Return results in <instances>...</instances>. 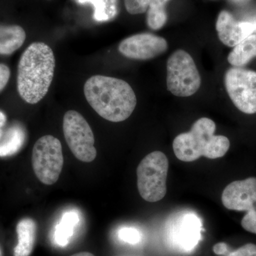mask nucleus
<instances>
[{
	"mask_svg": "<svg viewBox=\"0 0 256 256\" xmlns=\"http://www.w3.org/2000/svg\"><path fill=\"white\" fill-rule=\"evenodd\" d=\"M84 92L92 109L110 122L126 120L137 105V98L132 87L122 79L92 76L85 82Z\"/></svg>",
	"mask_w": 256,
	"mask_h": 256,
	"instance_id": "nucleus-1",
	"label": "nucleus"
},
{
	"mask_svg": "<svg viewBox=\"0 0 256 256\" xmlns=\"http://www.w3.org/2000/svg\"><path fill=\"white\" fill-rule=\"evenodd\" d=\"M56 60L46 44L34 42L21 56L18 68V90L28 104H38L46 96L54 76Z\"/></svg>",
	"mask_w": 256,
	"mask_h": 256,
	"instance_id": "nucleus-2",
	"label": "nucleus"
},
{
	"mask_svg": "<svg viewBox=\"0 0 256 256\" xmlns=\"http://www.w3.org/2000/svg\"><path fill=\"white\" fill-rule=\"evenodd\" d=\"M215 122L208 118H202L188 132L174 138L173 150L175 156L182 162L195 161L201 156L217 159L226 154L230 141L224 136H215Z\"/></svg>",
	"mask_w": 256,
	"mask_h": 256,
	"instance_id": "nucleus-3",
	"label": "nucleus"
},
{
	"mask_svg": "<svg viewBox=\"0 0 256 256\" xmlns=\"http://www.w3.org/2000/svg\"><path fill=\"white\" fill-rule=\"evenodd\" d=\"M168 170L169 160L162 152H152L141 160L137 168V184L143 200L156 202L164 198Z\"/></svg>",
	"mask_w": 256,
	"mask_h": 256,
	"instance_id": "nucleus-4",
	"label": "nucleus"
},
{
	"mask_svg": "<svg viewBox=\"0 0 256 256\" xmlns=\"http://www.w3.org/2000/svg\"><path fill=\"white\" fill-rule=\"evenodd\" d=\"M166 86L178 97L194 95L201 86V76L194 60L185 50H176L168 58Z\"/></svg>",
	"mask_w": 256,
	"mask_h": 256,
	"instance_id": "nucleus-5",
	"label": "nucleus"
},
{
	"mask_svg": "<svg viewBox=\"0 0 256 256\" xmlns=\"http://www.w3.org/2000/svg\"><path fill=\"white\" fill-rule=\"evenodd\" d=\"M32 168L37 178L46 185L58 182L64 166L62 143L53 136L40 138L34 146Z\"/></svg>",
	"mask_w": 256,
	"mask_h": 256,
	"instance_id": "nucleus-6",
	"label": "nucleus"
},
{
	"mask_svg": "<svg viewBox=\"0 0 256 256\" xmlns=\"http://www.w3.org/2000/svg\"><path fill=\"white\" fill-rule=\"evenodd\" d=\"M64 138L70 151L80 161L92 162L97 156L95 138L90 124L82 114L69 110L63 120Z\"/></svg>",
	"mask_w": 256,
	"mask_h": 256,
	"instance_id": "nucleus-7",
	"label": "nucleus"
},
{
	"mask_svg": "<svg viewBox=\"0 0 256 256\" xmlns=\"http://www.w3.org/2000/svg\"><path fill=\"white\" fill-rule=\"evenodd\" d=\"M222 201L226 208L246 212L242 220V228L256 234V178H249L229 184L223 191Z\"/></svg>",
	"mask_w": 256,
	"mask_h": 256,
	"instance_id": "nucleus-8",
	"label": "nucleus"
},
{
	"mask_svg": "<svg viewBox=\"0 0 256 256\" xmlns=\"http://www.w3.org/2000/svg\"><path fill=\"white\" fill-rule=\"evenodd\" d=\"M225 86L230 100L246 114H256V72L234 67L225 75Z\"/></svg>",
	"mask_w": 256,
	"mask_h": 256,
	"instance_id": "nucleus-9",
	"label": "nucleus"
},
{
	"mask_svg": "<svg viewBox=\"0 0 256 256\" xmlns=\"http://www.w3.org/2000/svg\"><path fill=\"white\" fill-rule=\"evenodd\" d=\"M202 230V220L198 216L192 212H181L168 222L166 238L176 250L191 252L201 239Z\"/></svg>",
	"mask_w": 256,
	"mask_h": 256,
	"instance_id": "nucleus-10",
	"label": "nucleus"
},
{
	"mask_svg": "<svg viewBox=\"0 0 256 256\" xmlns=\"http://www.w3.org/2000/svg\"><path fill=\"white\" fill-rule=\"evenodd\" d=\"M168 48L163 37L150 33H141L124 38L120 43V53L128 58L149 60L162 54Z\"/></svg>",
	"mask_w": 256,
	"mask_h": 256,
	"instance_id": "nucleus-11",
	"label": "nucleus"
},
{
	"mask_svg": "<svg viewBox=\"0 0 256 256\" xmlns=\"http://www.w3.org/2000/svg\"><path fill=\"white\" fill-rule=\"evenodd\" d=\"M216 28L220 41L229 47H234L250 35L256 33L255 28L246 20L238 21L228 11L220 12Z\"/></svg>",
	"mask_w": 256,
	"mask_h": 256,
	"instance_id": "nucleus-12",
	"label": "nucleus"
},
{
	"mask_svg": "<svg viewBox=\"0 0 256 256\" xmlns=\"http://www.w3.org/2000/svg\"><path fill=\"white\" fill-rule=\"evenodd\" d=\"M36 222L24 218L16 225L18 242L14 249V256H30L33 252L36 238Z\"/></svg>",
	"mask_w": 256,
	"mask_h": 256,
	"instance_id": "nucleus-13",
	"label": "nucleus"
},
{
	"mask_svg": "<svg viewBox=\"0 0 256 256\" xmlns=\"http://www.w3.org/2000/svg\"><path fill=\"white\" fill-rule=\"evenodd\" d=\"M26 32L18 25H0V55L10 56L24 43Z\"/></svg>",
	"mask_w": 256,
	"mask_h": 256,
	"instance_id": "nucleus-14",
	"label": "nucleus"
},
{
	"mask_svg": "<svg viewBox=\"0 0 256 256\" xmlns=\"http://www.w3.org/2000/svg\"><path fill=\"white\" fill-rule=\"evenodd\" d=\"M26 140L24 130L18 124H14L4 132L0 140V158H6L16 154L23 146Z\"/></svg>",
	"mask_w": 256,
	"mask_h": 256,
	"instance_id": "nucleus-15",
	"label": "nucleus"
},
{
	"mask_svg": "<svg viewBox=\"0 0 256 256\" xmlns=\"http://www.w3.org/2000/svg\"><path fill=\"white\" fill-rule=\"evenodd\" d=\"M256 57V34H252L242 40L228 54V62L234 67L246 65L252 58Z\"/></svg>",
	"mask_w": 256,
	"mask_h": 256,
	"instance_id": "nucleus-16",
	"label": "nucleus"
},
{
	"mask_svg": "<svg viewBox=\"0 0 256 256\" xmlns=\"http://www.w3.org/2000/svg\"><path fill=\"white\" fill-rule=\"evenodd\" d=\"M79 220L80 218L77 212L70 210L64 214L55 230L54 238L57 245L64 247L68 244Z\"/></svg>",
	"mask_w": 256,
	"mask_h": 256,
	"instance_id": "nucleus-17",
	"label": "nucleus"
},
{
	"mask_svg": "<svg viewBox=\"0 0 256 256\" xmlns=\"http://www.w3.org/2000/svg\"><path fill=\"white\" fill-rule=\"evenodd\" d=\"M170 0H150L146 10V24L152 30L162 28L168 20L165 5Z\"/></svg>",
	"mask_w": 256,
	"mask_h": 256,
	"instance_id": "nucleus-18",
	"label": "nucleus"
},
{
	"mask_svg": "<svg viewBox=\"0 0 256 256\" xmlns=\"http://www.w3.org/2000/svg\"><path fill=\"white\" fill-rule=\"evenodd\" d=\"M89 0H85L84 2H88ZM95 3L96 9L97 12L96 13V18L100 21H106L110 20L118 14V0H92Z\"/></svg>",
	"mask_w": 256,
	"mask_h": 256,
	"instance_id": "nucleus-19",
	"label": "nucleus"
},
{
	"mask_svg": "<svg viewBox=\"0 0 256 256\" xmlns=\"http://www.w3.org/2000/svg\"><path fill=\"white\" fill-rule=\"evenodd\" d=\"M128 12L131 14H140L146 12L150 0H124Z\"/></svg>",
	"mask_w": 256,
	"mask_h": 256,
	"instance_id": "nucleus-20",
	"label": "nucleus"
},
{
	"mask_svg": "<svg viewBox=\"0 0 256 256\" xmlns=\"http://www.w3.org/2000/svg\"><path fill=\"white\" fill-rule=\"evenodd\" d=\"M118 236L121 240L130 244H137L141 240V235L139 230L130 227L121 228L119 230Z\"/></svg>",
	"mask_w": 256,
	"mask_h": 256,
	"instance_id": "nucleus-21",
	"label": "nucleus"
},
{
	"mask_svg": "<svg viewBox=\"0 0 256 256\" xmlns=\"http://www.w3.org/2000/svg\"><path fill=\"white\" fill-rule=\"evenodd\" d=\"M227 256H256V245L254 244H246L236 250L229 252Z\"/></svg>",
	"mask_w": 256,
	"mask_h": 256,
	"instance_id": "nucleus-22",
	"label": "nucleus"
},
{
	"mask_svg": "<svg viewBox=\"0 0 256 256\" xmlns=\"http://www.w3.org/2000/svg\"><path fill=\"white\" fill-rule=\"evenodd\" d=\"M10 69L6 64H0V92H2L8 85L10 78Z\"/></svg>",
	"mask_w": 256,
	"mask_h": 256,
	"instance_id": "nucleus-23",
	"label": "nucleus"
},
{
	"mask_svg": "<svg viewBox=\"0 0 256 256\" xmlns=\"http://www.w3.org/2000/svg\"><path fill=\"white\" fill-rule=\"evenodd\" d=\"M213 250L216 255H225L228 252V246L225 242H218L214 246Z\"/></svg>",
	"mask_w": 256,
	"mask_h": 256,
	"instance_id": "nucleus-24",
	"label": "nucleus"
},
{
	"mask_svg": "<svg viewBox=\"0 0 256 256\" xmlns=\"http://www.w3.org/2000/svg\"><path fill=\"white\" fill-rule=\"evenodd\" d=\"M6 122V117L4 112L0 111V128L4 127Z\"/></svg>",
	"mask_w": 256,
	"mask_h": 256,
	"instance_id": "nucleus-25",
	"label": "nucleus"
},
{
	"mask_svg": "<svg viewBox=\"0 0 256 256\" xmlns=\"http://www.w3.org/2000/svg\"><path fill=\"white\" fill-rule=\"evenodd\" d=\"M246 21H248L249 22L252 24L254 25V28H255L256 33V14H254V16H250L247 18Z\"/></svg>",
	"mask_w": 256,
	"mask_h": 256,
	"instance_id": "nucleus-26",
	"label": "nucleus"
},
{
	"mask_svg": "<svg viewBox=\"0 0 256 256\" xmlns=\"http://www.w3.org/2000/svg\"><path fill=\"white\" fill-rule=\"evenodd\" d=\"M72 256H95L94 254H90L89 252H80L78 254H74Z\"/></svg>",
	"mask_w": 256,
	"mask_h": 256,
	"instance_id": "nucleus-27",
	"label": "nucleus"
},
{
	"mask_svg": "<svg viewBox=\"0 0 256 256\" xmlns=\"http://www.w3.org/2000/svg\"><path fill=\"white\" fill-rule=\"evenodd\" d=\"M3 134H4V130H3L2 128H0V140L2 139L3 137Z\"/></svg>",
	"mask_w": 256,
	"mask_h": 256,
	"instance_id": "nucleus-28",
	"label": "nucleus"
},
{
	"mask_svg": "<svg viewBox=\"0 0 256 256\" xmlns=\"http://www.w3.org/2000/svg\"><path fill=\"white\" fill-rule=\"evenodd\" d=\"M0 256H3L1 248H0Z\"/></svg>",
	"mask_w": 256,
	"mask_h": 256,
	"instance_id": "nucleus-29",
	"label": "nucleus"
},
{
	"mask_svg": "<svg viewBox=\"0 0 256 256\" xmlns=\"http://www.w3.org/2000/svg\"><path fill=\"white\" fill-rule=\"evenodd\" d=\"M236 1H245V0H236Z\"/></svg>",
	"mask_w": 256,
	"mask_h": 256,
	"instance_id": "nucleus-30",
	"label": "nucleus"
}]
</instances>
